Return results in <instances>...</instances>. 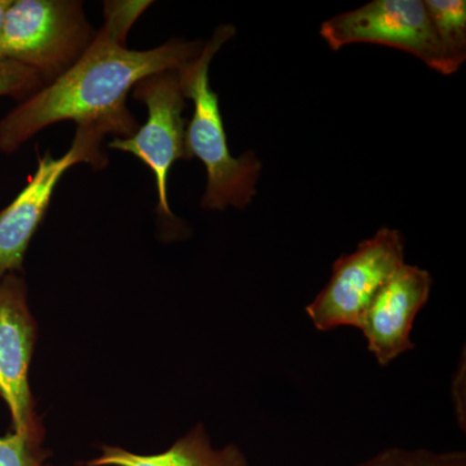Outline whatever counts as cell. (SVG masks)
Returning <instances> with one entry per match:
<instances>
[{"label": "cell", "mask_w": 466, "mask_h": 466, "mask_svg": "<svg viewBox=\"0 0 466 466\" xmlns=\"http://www.w3.org/2000/svg\"><path fill=\"white\" fill-rule=\"evenodd\" d=\"M424 5L447 66L453 75L466 58V2L426 0Z\"/></svg>", "instance_id": "cell-11"}, {"label": "cell", "mask_w": 466, "mask_h": 466, "mask_svg": "<svg viewBox=\"0 0 466 466\" xmlns=\"http://www.w3.org/2000/svg\"><path fill=\"white\" fill-rule=\"evenodd\" d=\"M95 35L78 0H12L0 30V57L29 67L47 86L75 66Z\"/></svg>", "instance_id": "cell-3"}, {"label": "cell", "mask_w": 466, "mask_h": 466, "mask_svg": "<svg viewBox=\"0 0 466 466\" xmlns=\"http://www.w3.org/2000/svg\"><path fill=\"white\" fill-rule=\"evenodd\" d=\"M404 265V238L397 229H379L358 249L334 262L330 280L315 297L306 314L321 332L360 327L372 300Z\"/></svg>", "instance_id": "cell-4"}, {"label": "cell", "mask_w": 466, "mask_h": 466, "mask_svg": "<svg viewBox=\"0 0 466 466\" xmlns=\"http://www.w3.org/2000/svg\"><path fill=\"white\" fill-rule=\"evenodd\" d=\"M152 2H106L104 25L75 66L21 101L0 119V152L12 155L58 122L94 125L115 139L139 128L127 95L146 76L179 70L201 54L205 43L173 38L146 51L130 50L127 34Z\"/></svg>", "instance_id": "cell-1"}, {"label": "cell", "mask_w": 466, "mask_h": 466, "mask_svg": "<svg viewBox=\"0 0 466 466\" xmlns=\"http://www.w3.org/2000/svg\"><path fill=\"white\" fill-rule=\"evenodd\" d=\"M45 429L12 431L0 438V466H48Z\"/></svg>", "instance_id": "cell-12"}, {"label": "cell", "mask_w": 466, "mask_h": 466, "mask_svg": "<svg viewBox=\"0 0 466 466\" xmlns=\"http://www.w3.org/2000/svg\"><path fill=\"white\" fill-rule=\"evenodd\" d=\"M45 87L41 76L29 67L0 57V97L12 96L24 101Z\"/></svg>", "instance_id": "cell-14"}, {"label": "cell", "mask_w": 466, "mask_h": 466, "mask_svg": "<svg viewBox=\"0 0 466 466\" xmlns=\"http://www.w3.org/2000/svg\"><path fill=\"white\" fill-rule=\"evenodd\" d=\"M355 466H466V453L464 451L434 452L422 449L392 447Z\"/></svg>", "instance_id": "cell-13"}, {"label": "cell", "mask_w": 466, "mask_h": 466, "mask_svg": "<svg viewBox=\"0 0 466 466\" xmlns=\"http://www.w3.org/2000/svg\"><path fill=\"white\" fill-rule=\"evenodd\" d=\"M99 126H76L75 139L66 155L54 157L46 152L38 158L35 174L8 207L0 210V280L5 275L23 274L24 259L36 229L41 226L61 177L78 164L103 170L108 165Z\"/></svg>", "instance_id": "cell-5"}, {"label": "cell", "mask_w": 466, "mask_h": 466, "mask_svg": "<svg viewBox=\"0 0 466 466\" xmlns=\"http://www.w3.org/2000/svg\"><path fill=\"white\" fill-rule=\"evenodd\" d=\"M12 0H0V30H2L3 21H5V12L9 5H11Z\"/></svg>", "instance_id": "cell-15"}, {"label": "cell", "mask_w": 466, "mask_h": 466, "mask_svg": "<svg viewBox=\"0 0 466 466\" xmlns=\"http://www.w3.org/2000/svg\"><path fill=\"white\" fill-rule=\"evenodd\" d=\"M431 285L433 279L426 269L404 263L367 309L359 329L382 367L415 349L410 333L431 297Z\"/></svg>", "instance_id": "cell-9"}, {"label": "cell", "mask_w": 466, "mask_h": 466, "mask_svg": "<svg viewBox=\"0 0 466 466\" xmlns=\"http://www.w3.org/2000/svg\"><path fill=\"white\" fill-rule=\"evenodd\" d=\"M36 336L25 279L15 272L5 275L0 280V398L11 412L12 431L45 429L29 386Z\"/></svg>", "instance_id": "cell-8"}, {"label": "cell", "mask_w": 466, "mask_h": 466, "mask_svg": "<svg viewBox=\"0 0 466 466\" xmlns=\"http://www.w3.org/2000/svg\"><path fill=\"white\" fill-rule=\"evenodd\" d=\"M235 33L232 25L217 27L201 54L177 70L184 96L191 99L195 106L186 127L187 158L188 161L198 158L207 168L208 183L201 207L208 210L247 208L256 196L262 171V162L253 150H248L240 157L231 155L219 97L208 78L211 61Z\"/></svg>", "instance_id": "cell-2"}, {"label": "cell", "mask_w": 466, "mask_h": 466, "mask_svg": "<svg viewBox=\"0 0 466 466\" xmlns=\"http://www.w3.org/2000/svg\"><path fill=\"white\" fill-rule=\"evenodd\" d=\"M133 97L148 109L146 124L134 135L113 139L109 149L131 153L155 175L157 188V216L168 226H179L168 202V174L177 159L187 158L186 127L183 116L186 96L177 70L146 76L133 88Z\"/></svg>", "instance_id": "cell-6"}, {"label": "cell", "mask_w": 466, "mask_h": 466, "mask_svg": "<svg viewBox=\"0 0 466 466\" xmlns=\"http://www.w3.org/2000/svg\"><path fill=\"white\" fill-rule=\"evenodd\" d=\"M81 466H249V462L236 444L214 449L204 425L198 424L165 452L137 455L121 447L101 446L99 458Z\"/></svg>", "instance_id": "cell-10"}, {"label": "cell", "mask_w": 466, "mask_h": 466, "mask_svg": "<svg viewBox=\"0 0 466 466\" xmlns=\"http://www.w3.org/2000/svg\"><path fill=\"white\" fill-rule=\"evenodd\" d=\"M321 38L333 51L373 43L407 52L441 75L451 76L421 0H375L325 21Z\"/></svg>", "instance_id": "cell-7"}]
</instances>
